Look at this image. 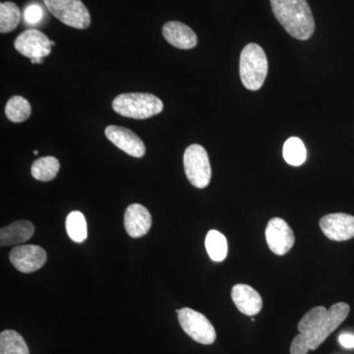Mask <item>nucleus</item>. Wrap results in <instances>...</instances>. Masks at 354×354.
<instances>
[{"instance_id":"nucleus-18","label":"nucleus","mask_w":354,"mask_h":354,"mask_svg":"<svg viewBox=\"0 0 354 354\" xmlns=\"http://www.w3.org/2000/svg\"><path fill=\"white\" fill-rule=\"evenodd\" d=\"M60 164L57 158L44 157L39 158L32 164L31 174L39 181H50L57 176Z\"/></svg>"},{"instance_id":"nucleus-17","label":"nucleus","mask_w":354,"mask_h":354,"mask_svg":"<svg viewBox=\"0 0 354 354\" xmlns=\"http://www.w3.org/2000/svg\"><path fill=\"white\" fill-rule=\"evenodd\" d=\"M0 354H30L25 339L19 333L6 330L0 334Z\"/></svg>"},{"instance_id":"nucleus-1","label":"nucleus","mask_w":354,"mask_h":354,"mask_svg":"<svg viewBox=\"0 0 354 354\" xmlns=\"http://www.w3.org/2000/svg\"><path fill=\"white\" fill-rule=\"evenodd\" d=\"M349 305L339 302L329 309L317 306L310 310L298 323L299 334L293 339L290 354H307L315 351L348 318Z\"/></svg>"},{"instance_id":"nucleus-23","label":"nucleus","mask_w":354,"mask_h":354,"mask_svg":"<svg viewBox=\"0 0 354 354\" xmlns=\"http://www.w3.org/2000/svg\"><path fill=\"white\" fill-rule=\"evenodd\" d=\"M283 158L288 165L299 167L306 160V149L304 142L297 137H291L286 141L283 150Z\"/></svg>"},{"instance_id":"nucleus-4","label":"nucleus","mask_w":354,"mask_h":354,"mask_svg":"<svg viewBox=\"0 0 354 354\" xmlns=\"http://www.w3.org/2000/svg\"><path fill=\"white\" fill-rule=\"evenodd\" d=\"M267 57L264 50L257 44H247L241 51L239 74L244 87L257 91L262 87L268 75Z\"/></svg>"},{"instance_id":"nucleus-9","label":"nucleus","mask_w":354,"mask_h":354,"mask_svg":"<svg viewBox=\"0 0 354 354\" xmlns=\"http://www.w3.org/2000/svg\"><path fill=\"white\" fill-rule=\"evenodd\" d=\"M266 241L272 253L283 256L295 245V236L286 221L274 218L269 221L266 228Z\"/></svg>"},{"instance_id":"nucleus-11","label":"nucleus","mask_w":354,"mask_h":354,"mask_svg":"<svg viewBox=\"0 0 354 354\" xmlns=\"http://www.w3.org/2000/svg\"><path fill=\"white\" fill-rule=\"evenodd\" d=\"M319 225L330 241H346L354 237V216L348 214H330L323 216Z\"/></svg>"},{"instance_id":"nucleus-20","label":"nucleus","mask_w":354,"mask_h":354,"mask_svg":"<svg viewBox=\"0 0 354 354\" xmlns=\"http://www.w3.org/2000/svg\"><path fill=\"white\" fill-rule=\"evenodd\" d=\"M207 252L209 258L215 262H221L227 256V241L225 235L218 230H209L206 236Z\"/></svg>"},{"instance_id":"nucleus-7","label":"nucleus","mask_w":354,"mask_h":354,"mask_svg":"<svg viewBox=\"0 0 354 354\" xmlns=\"http://www.w3.org/2000/svg\"><path fill=\"white\" fill-rule=\"evenodd\" d=\"M176 313L178 314V321L181 328L193 341L206 344V346L215 342L216 337L215 328L202 313L187 307L176 310Z\"/></svg>"},{"instance_id":"nucleus-3","label":"nucleus","mask_w":354,"mask_h":354,"mask_svg":"<svg viewBox=\"0 0 354 354\" xmlns=\"http://www.w3.org/2000/svg\"><path fill=\"white\" fill-rule=\"evenodd\" d=\"M113 109L124 118L146 120L162 113L164 104L157 95L149 93H130L116 97Z\"/></svg>"},{"instance_id":"nucleus-15","label":"nucleus","mask_w":354,"mask_h":354,"mask_svg":"<svg viewBox=\"0 0 354 354\" xmlns=\"http://www.w3.org/2000/svg\"><path fill=\"white\" fill-rule=\"evenodd\" d=\"M232 298L235 306L244 315H257L262 309V297L252 286L243 283L234 286L232 290Z\"/></svg>"},{"instance_id":"nucleus-16","label":"nucleus","mask_w":354,"mask_h":354,"mask_svg":"<svg viewBox=\"0 0 354 354\" xmlns=\"http://www.w3.org/2000/svg\"><path fill=\"white\" fill-rule=\"evenodd\" d=\"M34 232L35 227L31 221H14L0 230V244L1 246H10L13 244L24 243L31 239Z\"/></svg>"},{"instance_id":"nucleus-24","label":"nucleus","mask_w":354,"mask_h":354,"mask_svg":"<svg viewBox=\"0 0 354 354\" xmlns=\"http://www.w3.org/2000/svg\"><path fill=\"white\" fill-rule=\"evenodd\" d=\"M44 13L43 8L39 4H31L25 9V21L30 25L38 24L43 19Z\"/></svg>"},{"instance_id":"nucleus-22","label":"nucleus","mask_w":354,"mask_h":354,"mask_svg":"<svg viewBox=\"0 0 354 354\" xmlns=\"http://www.w3.org/2000/svg\"><path fill=\"white\" fill-rule=\"evenodd\" d=\"M21 12L19 7L13 2L0 4V32L2 34L12 32L19 25Z\"/></svg>"},{"instance_id":"nucleus-14","label":"nucleus","mask_w":354,"mask_h":354,"mask_svg":"<svg viewBox=\"0 0 354 354\" xmlns=\"http://www.w3.org/2000/svg\"><path fill=\"white\" fill-rule=\"evenodd\" d=\"M162 35L167 43L180 50H191L197 46V35L187 25L178 21L165 23Z\"/></svg>"},{"instance_id":"nucleus-5","label":"nucleus","mask_w":354,"mask_h":354,"mask_svg":"<svg viewBox=\"0 0 354 354\" xmlns=\"http://www.w3.org/2000/svg\"><path fill=\"white\" fill-rule=\"evenodd\" d=\"M46 8L60 22L85 30L91 25L90 12L81 0H44Z\"/></svg>"},{"instance_id":"nucleus-10","label":"nucleus","mask_w":354,"mask_h":354,"mask_svg":"<svg viewBox=\"0 0 354 354\" xmlns=\"http://www.w3.org/2000/svg\"><path fill=\"white\" fill-rule=\"evenodd\" d=\"M9 259L16 270L29 274L38 271L46 264V253L41 246L21 245L11 250Z\"/></svg>"},{"instance_id":"nucleus-6","label":"nucleus","mask_w":354,"mask_h":354,"mask_svg":"<svg viewBox=\"0 0 354 354\" xmlns=\"http://www.w3.org/2000/svg\"><path fill=\"white\" fill-rule=\"evenodd\" d=\"M183 164L186 176L194 187L203 189L209 185L212 169L208 153L204 147L197 144L188 147L184 153Z\"/></svg>"},{"instance_id":"nucleus-25","label":"nucleus","mask_w":354,"mask_h":354,"mask_svg":"<svg viewBox=\"0 0 354 354\" xmlns=\"http://www.w3.org/2000/svg\"><path fill=\"white\" fill-rule=\"evenodd\" d=\"M339 344L346 348H354V335L342 334L339 337Z\"/></svg>"},{"instance_id":"nucleus-2","label":"nucleus","mask_w":354,"mask_h":354,"mask_svg":"<svg viewBox=\"0 0 354 354\" xmlns=\"http://www.w3.org/2000/svg\"><path fill=\"white\" fill-rule=\"evenodd\" d=\"M279 24L293 38L306 41L315 31V21L306 0H270Z\"/></svg>"},{"instance_id":"nucleus-26","label":"nucleus","mask_w":354,"mask_h":354,"mask_svg":"<svg viewBox=\"0 0 354 354\" xmlns=\"http://www.w3.org/2000/svg\"><path fill=\"white\" fill-rule=\"evenodd\" d=\"M34 153H35V155H38L39 152H38V151H34Z\"/></svg>"},{"instance_id":"nucleus-21","label":"nucleus","mask_w":354,"mask_h":354,"mask_svg":"<svg viewBox=\"0 0 354 354\" xmlns=\"http://www.w3.org/2000/svg\"><path fill=\"white\" fill-rule=\"evenodd\" d=\"M31 113V104L21 95H15L7 102L6 114L7 118L12 122L19 123L27 120Z\"/></svg>"},{"instance_id":"nucleus-19","label":"nucleus","mask_w":354,"mask_h":354,"mask_svg":"<svg viewBox=\"0 0 354 354\" xmlns=\"http://www.w3.org/2000/svg\"><path fill=\"white\" fill-rule=\"evenodd\" d=\"M66 232L72 241L82 243L88 236L87 221L81 212L73 211L66 218Z\"/></svg>"},{"instance_id":"nucleus-8","label":"nucleus","mask_w":354,"mask_h":354,"mask_svg":"<svg viewBox=\"0 0 354 354\" xmlns=\"http://www.w3.org/2000/svg\"><path fill=\"white\" fill-rule=\"evenodd\" d=\"M51 46L53 41H50L44 32L35 29L23 32L14 43L16 50L20 55L30 58L32 64H43L44 58L50 55Z\"/></svg>"},{"instance_id":"nucleus-12","label":"nucleus","mask_w":354,"mask_h":354,"mask_svg":"<svg viewBox=\"0 0 354 354\" xmlns=\"http://www.w3.org/2000/svg\"><path fill=\"white\" fill-rule=\"evenodd\" d=\"M106 138L123 152L134 158H142L146 153L145 144L128 128L109 125L106 128Z\"/></svg>"},{"instance_id":"nucleus-13","label":"nucleus","mask_w":354,"mask_h":354,"mask_svg":"<svg viewBox=\"0 0 354 354\" xmlns=\"http://www.w3.org/2000/svg\"><path fill=\"white\" fill-rule=\"evenodd\" d=\"M152 227V216L149 209L140 204H132L124 214L125 230L133 239L148 234Z\"/></svg>"}]
</instances>
